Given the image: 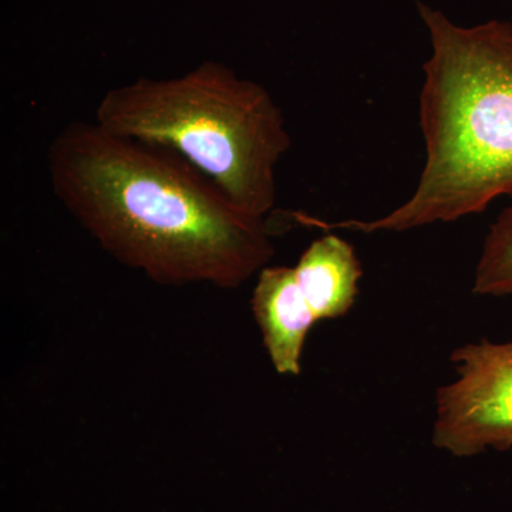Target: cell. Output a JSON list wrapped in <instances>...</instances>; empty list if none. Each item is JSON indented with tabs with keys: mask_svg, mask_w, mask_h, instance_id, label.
<instances>
[{
	"mask_svg": "<svg viewBox=\"0 0 512 512\" xmlns=\"http://www.w3.org/2000/svg\"><path fill=\"white\" fill-rule=\"evenodd\" d=\"M457 379L439 387L433 443L456 456L512 448V340L467 343L450 356Z\"/></svg>",
	"mask_w": 512,
	"mask_h": 512,
	"instance_id": "cell-4",
	"label": "cell"
},
{
	"mask_svg": "<svg viewBox=\"0 0 512 512\" xmlns=\"http://www.w3.org/2000/svg\"><path fill=\"white\" fill-rule=\"evenodd\" d=\"M258 274L251 303L266 352L279 375H301L306 338L318 320L293 268L265 266Z\"/></svg>",
	"mask_w": 512,
	"mask_h": 512,
	"instance_id": "cell-5",
	"label": "cell"
},
{
	"mask_svg": "<svg viewBox=\"0 0 512 512\" xmlns=\"http://www.w3.org/2000/svg\"><path fill=\"white\" fill-rule=\"evenodd\" d=\"M473 292L512 296V204L491 225L474 272Z\"/></svg>",
	"mask_w": 512,
	"mask_h": 512,
	"instance_id": "cell-7",
	"label": "cell"
},
{
	"mask_svg": "<svg viewBox=\"0 0 512 512\" xmlns=\"http://www.w3.org/2000/svg\"><path fill=\"white\" fill-rule=\"evenodd\" d=\"M433 53L424 63L420 126L426 164L412 197L372 221H319L323 229L375 234L447 224L512 195V25L461 28L419 3Z\"/></svg>",
	"mask_w": 512,
	"mask_h": 512,
	"instance_id": "cell-2",
	"label": "cell"
},
{
	"mask_svg": "<svg viewBox=\"0 0 512 512\" xmlns=\"http://www.w3.org/2000/svg\"><path fill=\"white\" fill-rule=\"evenodd\" d=\"M96 123L173 151L251 217L275 207V168L292 144L284 114L264 86L224 63L113 87L97 104Z\"/></svg>",
	"mask_w": 512,
	"mask_h": 512,
	"instance_id": "cell-3",
	"label": "cell"
},
{
	"mask_svg": "<svg viewBox=\"0 0 512 512\" xmlns=\"http://www.w3.org/2000/svg\"><path fill=\"white\" fill-rule=\"evenodd\" d=\"M293 272L318 322L342 318L355 305L362 264L355 248L338 235L313 241Z\"/></svg>",
	"mask_w": 512,
	"mask_h": 512,
	"instance_id": "cell-6",
	"label": "cell"
},
{
	"mask_svg": "<svg viewBox=\"0 0 512 512\" xmlns=\"http://www.w3.org/2000/svg\"><path fill=\"white\" fill-rule=\"evenodd\" d=\"M57 200L111 256L161 285L234 289L275 254L266 218L239 211L167 148L69 124L47 151Z\"/></svg>",
	"mask_w": 512,
	"mask_h": 512,
	"instance_id": "cell-1",
	"label": "cell"
}]
</instances>
